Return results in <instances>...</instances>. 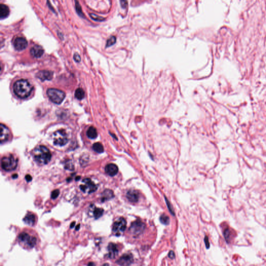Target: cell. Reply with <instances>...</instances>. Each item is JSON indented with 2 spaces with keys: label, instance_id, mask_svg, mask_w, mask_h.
I'll use <instances>...</instances> for the list:
<instances>
[{
  "label": "cell",
  "instance_id": "f35d334b",
  "mask_svg": "<svg viewBox=\"0 0 266 266\" xmlns=\"http://www.w3.org/2000/svg\"><path fill=\"white\" fill-rule=\"evenodd\" d=\"M12 177L13 178H15L17 177V175H16V174H15V175H14L13 176H12Z\"/></svg>",
  "mask_w": 266,
  "mask_h": 266
},
{
  "label": "cell",
  "instance_id": "cb8c5ba5",
  "mask_svg": "<svg viewBox=\"0 0 266 266\" xmlns=\"http://www.w3.org/2000/svg\"><path fill=\"white\" fill-rule=\"evenodd\" d=\"M84 96H85V93L82 89L78 88L76 89L75 92V97L76 98L79 100H81L84 97Z\"/></svg>",
  "mask_w": 266,
  "mask_h": 266
},
{
  "label": "cell",
  "instance_id": "ab89813d",
  "mask_svg": "<svg viewBox=\"0 0 266 266\" xmlns=\"http://www.w3.org/2000/svg\"><path fill=\"white\" fill-rule=\"evenodd\" d=\"M103 266H109L108 264H105Z\"/></svg>",
  "mask_w": 266,
  "mask_h": 266
},
{
  "label": "cell",
  "instance_id": "6da1fadb",
  "mask_svg": "<svg viewBox=\"0 0 266 266\" xmlns=\"http://www.w3.org/2000/svg\"><path fill=\"white\" fill-rule=\"evenodd\" d=\"M33 87L29 81L26 80H19L13 85V91L15 95L20 98H26L29 96Z\"/></svg>",
  "mask_w": 266,
  "mask_h": 266
},
{
  "label": "cell",
  "instance_id": "f546056e",
  "mask_svg": "<svg viewBox=\"0 0 266 266\" xmlns=\"http://www.w3.org/2000/svg\"><path fill=\"white\" fill-rule=\"evenodd\" d=\"M59 190L56 189L55 190H54V191L52 192V193H51V198H52L53 199H56V198L58 197V196L59 195Z\"/></svg>",
  "mask_w": 266,
  "mask_h": 266
},
{
  "label": "cell",
  "instance_id": "60d3db41",
  "mask_svg": "<svg viewBox=\"0 0 266 266\" xmlns=\"http://www.w3.org/2000/svg\"><path fill=\"white\" fill-rule=\"evenodd\" d=\"M79 227L80 228V225H77V228H76L77 229V230H78V229H79Z\"/></svg>",
  "mask_w": 266,
  "mask_h": 266
},
{
  "label": "cell",
  "instance_id": "4fadbf2b",
  "mask_svg": "<svg viewBox=\"0 0 266 266\" xmlns=\"http://www.w3.org/2000/svg\"><path fill=\"white\" fill-rule=\"evenodd\" d=\"M0 142L1 144H3V142H5L8 140L10 136V130L6 127V126L3 124H1L0 125Z\"/></svg>",
  "mask_w": 266,
  "mask_h": 266
},
{
  "label": "cell",
  "instance_id": "2e32d148",
  "mask_svg": "<svg viewBox=\"0 0 266 266\" xmlns=\"http://www.w3.org/2000/svg\"><path fill=\"white\" fill-rule=\"evenodd\" d=\"M44 51L42 47L41 46L36 45L34 46L30 49V53L31 54L32 56H33L34 57L36 58H39L43 55Z\"/></svg>",
  "mask_w": 266,
  "mask_h": 266
},
{
  "label": "cell",
  "instance_id": "52a82bcc",
  "mask_svg": "<svg viewBox=\"0 0 266 266\" xmlns=\"http://www.w3.org/2000/svg\"><path fill=\"white\" fill-rule=\"evenodd\" d=\"M126 228V221L124 218L121 217L114 222L113 227V232L116 236H120L124 232Z\"/></svg>",
  "mask_w": 266,
  "mask_h": 266
},
{
  "label": "cell",
  "instance_id": "277c9868",
  "mask_svg": "<svg viewBox=\"0 0 266 266\" xmlns=\"http://www.w3.org/2000/svg\"><path fill=\"white\" fill-rule=\"evenodd\" d=\"M18 240L20 243L28 248H33L37 242L36 237L31 236L28 233L22 232L18 236Z\"/></svg>",
  "mask_w": 266,
  "mask_h": 266
},
{
  "label": "cell",
  "instance_id": "7a4b0ae2",
  "mask_svg": "<svg viewBox=\"0 0 266 266\" xmlns=\"http://www.w3.org/2000/svg\"><path fill=\"white\" fill-rule=\"evenodd\" d=\"M32 155L36 162L40 165L47 164L51 160V153L45 146H37L33 151Z\"/></svg>",
  "mask_w": 266,
  "mask_h": 266
},
{
  "label": "cell",
  "instance_id": "ba28073f",
  "mask_svg": "<svg viewBox=\"0 0 266 266\" xmlns=\"http://www.w3.org/2000/svg\"><path fill=\"white\" fill-rule=\"evenodd\" d=\"M80 188L83 192L90 194L96 191L97 186L91 179L86 178L82 181Z\"/></svg>",
  "mask_w": 266,
  "mask_h": 266
},
{
  "label": "cell",
  "instance_id": "d6a6232c",
  "mask_svg": "<svg viewBox=\"0 0 266 266\" xmlns=\"http://www.w3.org/2000/svg\"><path fill=\"white\" fill-rule=\"evenodd\" d=\"M168 257H170L171 259H174V258H175V253L173 250H171L170 252L168 253Z\"/></svg>",
  "mask_w": 266,
  "mask_h": 266
},
{
  "label": "cell",
  "instance_id": "9a60e30c",
  "mask_svg": "<svg viewBox=\"0 0 266 266\" xmlns=\"http://www.w3.org/2000/svg\"><path fill=\"white\" fill-rule=\"evenodd\" d=\"M126 197L127 198V199L131 202L135 203V202H138L139 200V194L138 191H136V190H130L127 192Z\"/></svg>",
  "mask_w": 266,
  "mask_h": 266
},
{
  "label": "cell",
  "instance_id": "f1b7e54d",
  "mask_svg": "<svg viewBox=\"0 0 266 266\" xmlns=\"http://www.w3.org/2000/svg\"><path fill=\"white\" fill-rule=\"evenodd\" d=\"M75 7H76V10H77V13L79 14L80 16H81V17H84L83 16H84V15L83 14V13L82 12V9H81V7L80 6V5L79 3V2H76V4H75Z\"/></svg>",
  "mask_w": 266,
  "mask_h": 266
},
{
  "label": "cell",
  "instance_id": "8fae6325",
  "mask_svg": "<svg viewBox=\"0 0 266 266\" xmlns=\"http://www.w3.org/2000/svg\"><path fill=\"white\" fill-rule=\"evenodd\" d=\"M27 45H28V42L25 38L18 37L14 40V48L17 51L24 50L27 47Z\"/></svg>",
  "mask_w": 266,
  "mask_h": 266
},
{
  "label": "cell",
  "instance_id": "ffe728a7",
  "mask_svg": "<svg viewBox=\"0 0 266 266\" xmlns=\"http://www.w3.org/2000/svg\"><path fill=\"white\" fill-rule=\"evenodd\" d=\"M114 197L113 192L110 190L107 189L103 192L101 197V201L103 202L108 200L110 199H112Z\"/></svg>",
  "mask_w": 266,
  "mask_h": 266
},
{
  "label": "cell",
  "instance_id": "7402d4cb",
  "mask_svg": "<svg viewBox=\"0 0 266 266\" xmlns=\"http://www.w3.org/2000/svg\"><path fill=\"white\" fill-rule=\"evenodd\" d=\"M93 149L95 151L99 153H103L104 151L103 145L99 142H96L93 145Z\"/></svg>",
  "mask_w": 266,
  "mask_h": 266
},
{
  "label": "cell",
  "instance_id": "74e56055",
  "mask_svg": "<svg viewBox=\"0 0 266 266\" xmlns=\"http://www.w3.org/2000/svg\"><path fill=\"white\" fill-rule=\"evenodd\" d=\"M75 222H73V223H72L71 226H70V227H71V228H73V227H74V226H75Z\"/></svg>",
  "mask_w": 266,
  "mask_h": 266
},
{
  "label": "cell",
  "instance_id": "836d02e7",
  "mask_svg": "<svg viewBox=\"0 0 266 266\" xmlns=\"http://www.w3.org/2000/svg\"><path fill=\"white\" fill-rule=\"evenodd\" d=\"M204 241H205V245L206 248H209V238H207V236H205V238H204Z\"/></svg>",
  "mask_w": 266,
  "mask_h": 266
},
{
  "label": "cell",
  "instance_id": "ac0fdd59",
  "mask_svg": "<svg viewBox=\"0 0 266 266\" xmlns=\"http://www.w3.org/2000/svg\"><path fill=\"white\" fill-rule=\"evenodd\" d=\"M10 14V9L8 6L5 4L0 5V17L1 19L6 18Z\"/></svg>",
  "mask_w": 266,
  "mask_h": 266
},
{
  "label": "cell",
  "instance_id": "d590c367",
  "mask_svg": "<svg viewBox=\"0 0 266 266\" xmlns=\"http://www.w3.org/2000/svg\"><path fill=\"white\" fill-rule=\"evenodd\" d=\"M126 2H126V1H121V5H122V6H123V7H126V5H127V3H126V4H124V3H126Z\"/></svg>",
  "mask_w": 266,
  "mask_h": 266
},
{
  "label": "cell",
  "instance_id": "3957f363",
  "mask_svg": "<svg viewBox=\"0 0 266 266\" xmlns=\"http://www.w3.org/2000/svg\"><path fill=\"white\" fill-rule=\"evenodd\" d=\"M47 94L50 100L56 104H60L66 96L64 92L56 89H48Z\"/></svg>",
  "mask_w": 266,
  "mask_h": 266
},
{
  "label": "cell",
  "instance_id": "83f0119b",
  "mask_svg": "<svg viewBox=\"0 0 266 266\" xmlns=\"http://www.w3.org/2000/svg\"><path fill=\"white\" fill-rule=\"evenodd\" d=\"M89 15L91 16V18H92L93 20H96V21L102 22V21L105 20V18H103V17H101V16L99 17V16H97V15H95V14H89Z\"/></svg>",
  "mask_w": 266,
  "mask_h": 266
},
{
  "label": "cell",
  "instance_id": "e575fe53",
  "mask_svg": "<svg viewBox=\"0 0 266 266\" xmlns=\"http://www.w3.org/2000/svg\"><path fill=\"white\" fill-rule=\"evenodd\" d=\"M25 178H26V180L28 181V182H30V181H31L32 180L31 176L29 175H27L26 176V177H25Z\"/></svg>",
  "mask_w": 266,
  "mask_h": 266
},
{
  "label": "cell",
  "instance_id": "8d00e7d4",
  "mask_svg": "<svg viewBox=\"0 0 266 266\" xmlns=\"http://www.w3.org/2000/svg\"><path fill=\"white\" fill-rule=\"evenodd\" d=\"M88 266H95V264L93 262H89L88 264Z\"/></svg>",
  "mask_w": 266,
  "mask_h": 266
},
{
  "label": "cell",
  "instance_id": "30bf717a",
  "mask_svg": "<svg viewBox=\"0 0 266 266\" xmlns=\"http://www.w3.org/2000/svg\"><path fill=\"white\" fill-rule=\"evenodd\" d=\"M134 258L131 254H124L116 260V262L121 266H130L132 264Z\"/></svg>",
  "mask_w": 266,
  "mask_h": 266
},
{
  "label": "cell",
  "instance_id": "603a6c76",
  "mask_svg": "<svg viewBox=\"0 0 266 266\" xmlns=\"http://www.w3.org/2000/svg\"><path fill=\"white\" fill-rule=\"evenodd\" d=\"M93 215L96 219H98L103 215L104 210L95 207L93 209Z\"/></svg>",
  "mask_w": 266,
  "mask_h": 266
},
{
  "label": "cell",
  "instance_id": "484cf974",
  "mask_svg": "<svg viewBox=\"0 0 266 266\" xmlns=\"http://www.w3.org/2000/svg\"><path fill=\"white\" fill-rule=\"evenodd\" d=\"M160 221L161 222L162 224H164V225H168L170 223V218L165 214L162 215L160 217Z\"/></svg>",
  "mask_w": 266,
  "mask_h": 266
},
{
  "label": "cell",
  "instance_id": "5b68a950",
  "mask_svg": "<svg viewBox=\"0 0 266 266\" xmlns=\"http://www.w3.org/2000/svg\"><path fill=\"white\" fill-rule=\"evenodd\" d=\"M53 139L55 145L62 147L67 144L69 138L65 130H59L54 133Z\"/></svg>",
  "mask_w": 266,
  "mask_h": 266
},
{
  "label": "cell",
  "instance_id": "1f68e13d",
  "mask_svg": "<svg viewBox=\"0 0 266 266\" xmlns=\"http://www.w3.org/2000/svg\"><path fill=\"white\" fill-rule=\"evenodd\" d=\"M166 203H167V205H168V209L170 210V213H171L172 215H175V214H174V212L173 210V209H171V205H170L169 201H168V200H166Z\"/></svg>",
  "mask_w": 266,
  "mask_h": 266
},
{
  "label": "cell",
  "instance_id": "d4e9b609",
  "mask_svg": "<svg viewBox=\"0 0 266 266\" xmlns=\"http://www.w3.org/2000/svg\"><path fill=\"white\" fill-rule=\"evenodd\" d=\"M231 233H232V231L229 228L226 229L225 230H224V235L225 239H226V240L228 243L230 241L231 239L232 238L231 237Z\"/></svg>",
  "mask_w": 266,
  "mask_h": 266
},
{
  "label": "cell",
  "instance_id": "d6986e66",
  "mask_svg": "<svg viewBox=\"0 0 266 266\" xmlns=\"http://www.w3.org/2000/svg\"><path fill=\"white\" fill-rule=\"evenodd\" d=\"M24 221L27 225L32 226L34 225L36 222L35 215L31 213H29L24 218Z\"/></svg>",
  "mask_w": 266,
  "mask_h": 266
},
{
  "label": "cell",
  "instance_id": "5bb4252c",
  "mask_svg": "<svg viewBox=\"0 0 266 266\" xmlns=\"http://www.w3.org/2000/svg\"><path fill=\"white\" fill-rule=\"evenodd\" d=\"M108 250L109 258L111 259H113L115 258L116 256L118 254V248L117 247L116 244L113 243H109L108 246Z\"/></svg>",
  "mask_w": 266,
  "mask_h": 266
},
{
  "label": "cell",
  "instance_id": "9c48e42d",
  "mask_svg": "<svg viewBox=\"0 0 266 266\" xmlns=\"http://www.w3.org/2000/svg\"><path fill=\"white\" fill-rule=\"evenodd\" d=\"M146 225L140 220H136L132 223L129 228L130 232L135 237L139 235L144 231Z\"/></svg>",
  "mask_w": 266,
  "mask_h": 266
},
{
  "label": "cell",
  "instance_id": "7c38bea8",
  "mask_svg": "<svg viewBox=\"0 0 266 266\" xmlns=\"http://www.w3.org/2000/svg\"><path fill=\"white\" fill-rule=\"evenodd\" d=\"M53 72L48 70L39 71L36 75V77L42 81L45 80H51L53 77Z\"/></svg>",
  "mask_w": 266,
  "mask_h": 266
},
{
  "label": "cell",
  "instance_id": "e0dca14e",
  "mask_svg": "<svg viewBox=\"0 0 266 266\" xmlns=\"http://www.w3.org/2000/svg\"><path fill=\"white\" fill-rule=\"evenodd\" d=\"M118 168L114 164H109L105 168V171L110 176H114L118 172Z\"/></svg>",
  "mask_w": 266,
  "mask_h": 266
},
{
  "label": "cell",
  "instance_id": "8992f818",
  "mask_svg": "<svg viewBox=\"0 0 266 266\" xmlns=\"http://www.w3.org/2000/svg\"><path fill=\"white\" fill-rule=\"evenodd\" d=\"M18 161L13 156H6L2 158L1 166L5 171H12L17 166Z\"/></svg>",
  "mask_w": 266,
  "mask_h": 266
},
{
  "label": "cell",
  "instance_id": "44dd1931",
  "mask_svg": "<svg viewBox=\"0 0 266 266\" xmlns=\"http://www.w3.org/2000/svg\"><path fill=\"white\" fill-rule=\"evenodd\" d=\"M87 136L90 139H93L96 138L97 136V132L95 127L91 126L87 131Z\"/></svg>",
  "mask_w": 266,
  "mask_h": 266
},
{
  "label": "cell",
  "instance_id": "4316f807",
  "mask_svg": "<svg viewBox=\"0 0 266 266\" xmlns=\"http://www.w3.org/2000/svg\"><path fill=\"white\" fill-rule=\"evenodd\" d=\"M116 42V38L114 36H112L107 41L106 47H109L113 45Z\"/></svg>",
  "mask_w": 266,
  "mask_h": 266
},
{
  "label": "cell",
  "instance_id": "4dcf8cb0",
  "mask_svg": "<svg viewBox=\"0 0 266 266\" xmlns=\"http://www.w3.org/2000/svg\"><path fill=\"white\" fill-rule=\"evenodd\" d=\"M73 58L75 59V60L77 63H79L80 61H81V57L78 54H75L73 56Z\"/></svg>",
  "mask_w": 266,
  "mask_h": 266
}]
</instances>
